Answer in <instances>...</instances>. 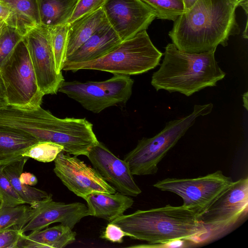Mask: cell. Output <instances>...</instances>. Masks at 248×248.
I'll list each match as a JSON object with an SVG mask.
<instances>
[{
  "label": "cell",
  "mask_w": 248,
  "mask_h": 248,
  "mask_svg": "<svg viewBox=\"0 0 248 248\" xmlns=\"http://www.w3.org/2000/svg\"><path fill=\"white\" fill-rule=\"evenodd\" d=\"M237 7L230 0H198L174 21L169 35L180 51L200 53L225 46L230 36L238 34Z\"/></svg>",
  "instance_id": "6da1fadb"
},
{
  "label": "cell",
  "mask_w": 248,
  "mask_h": 248,
  "mask_svg": "<svg viewBox=\"0 0 248 248\" xmlns=\"http://www.w3.org/2000/svg\"><path fill=\"white\" fill-rule=\"evenodd\" d=\"M119 226L132 239L151 244L182 239L195 243L204 241L207 231L192 210L167 204L123 215L110 222Z\"/></svg>",
  "instance_id": "7a4b0ae2"
},
{
  "label": "cell",
  "mask_w": 248,
  "mask_h": 248,
  "mask_svg": "<svg viewBox=\"0 0 248 248\" xmlns=\"http://www.w3.org/2000/svg\"><path fill=\"white\" fill-rule=\"evenodd\" d=\"M216 50L190 53L168 44L159 69L152 75L151 85L156 91L178 92L187 96L216 86L226 76L215 59Z\"/></svg>",
  "instance_id": "3957f363"
},
{
  "label": "cell",
  "mask_w": 248,
  "mask_h": 248,
  "mask_svg": "<svg viewBox=\"0 0 248 248\" xmlns=\"http://www.w3.org/2000/svg\"><path fill=\"white\" fill-rule=\"evenodd\" d=\"M163 55L154 45L146 31H143L122 41L113 50L99 58L79 62H66L62 70L76 72L90 69L113 74L138 75L160 65Z\"/></svg>",
  "instance_id": "277c9868"
},
{
  "label": "cell",
  "mask_w": 248,
  "mask_h": 248,
  "mask_svg": "<svg viewBox=\"0 0 248 248\" xmlns=\"http://www.w3.org/2000/svg\"><path fill=\"white\" fill-rule=\"evenodd\" d=\"M213 108L212 103L195 105L190 114L167 123L165 127L154 137L139 140L136 147L124 158L132 174L147 175L156 173L158 163L169 150L194 124L198 117L209 114Z\"/></svg>",
  "instance_id": "5b68a950"
},
{
  "label": "cell",
  "mask_w": 248,
  "mask_h": 248,
  "mask_svg": "<svg viewBox=\"0 0 248 248\" xmlns=\"http://www.w3.org/2000/svg\"><path fill=\"white\" fill-rule=\"evenodd\" d=\"M8 106L34 109L41 107L45 95L36 80L28 49L23 38L1 67Z\"/></svg>",
  "instance_id": "8992f818"
},
{
  "label": "cell",
  "mask_w": 248,
  "mask_h": 248,
  "mask_svg": "<svg viewBox=\"0 0 248 248\" xmlns=\"http://www.w3.org/2000/svg\"><path fill=\"white\" fill-rule=\"evenodd\" d=\"M134 80L129 76L114 74L102 81H64L58 92L78 102L86 109L98 113L105 108L125 103L130 98Z\"/></svg>",
  "instance_id": "52a82bcc"
},
{
  "label": "cell",
  "mask_w": 248,
  "mask_h": 248,
  "mask_svg": "<svg viewBox=\"0 0 248 248\" xmlns=\"http://www.w3.org/2000/svg\"><path fill=\"white\" fill-rule=\"evenodd\" d=\"M248 179L233 182L206 209L197 216L207 231L203 242L217 238L232 228L248 212Z\"/></svg>",
  "instance_id": "ba28073f"
},
{
  "label": "cell",
  "mask_w": 248,
  "mask_h": 248,
  "mask_svg": "<svg viewBox=\"0 0 248 248\" xmlns=\"http://www.w3.org/2000/svg\"><path fill=\"white\" fill-rule=\"evenodd\" d=\"M233 183L230 177L217 170L195 178H168L158 181L153 186L162 191L179 196L183 206L197 216L205 211Z\"/></svg>",
  "instance_id": "9c48e42d"
},
{
  "label": "cell",
  "mask_w": 248,
  "mask_h": 248,
  "mask_svg": "<svg viewBox=\"0 0 248 248\" xmlns=\"http://www.w3.org/2000/svg\"><path fill=\"white\" fill-rule=\"evenodd\" d=\"M24 39L40 91L44 95L56 94L64 79L56 70L48 28L41 24L35 26Z\"/></svg>",
  "instance_id": "30bf717a"
},
{
  "label": "cell",
  "mask_w": 248,
  "mask_h": 248,
  "mask_svg": "<svg viewBox=\"0 0 248 248\" xmlns=\"http://www.w3.org/2000/svg\"><path fill=\"white\" fill-rule=\"evenodd\" d=\"M54 161L53 171L56 175L70 191L83 199L94 193L116 192L93 167L87 165L77 156L62 152Z\"/></svg>",
  "instance_id": "8fae6325"
},
{
  "label": "cell",
  "mask_w": 248,
  "mask_h": 248,
  "mask_svg": "<svg viewBox=\"0 0 248 248\" xmlns=\"http://www.w3.org/2000/svg\"><path fill=\"white\" fill-rule=\"evenodd\" d=\"M102 8L122 41L146 31L156 18L155 13L140 0H105Z\"/></svg>",
  "instance_id": "7c38bea8"
},
{
  "label": "cell",
  "mask_w": 248,
  "mask_h": 248,
  "mask_svg": "<svg viewBox=\"0 0 248 248\" xmlns=\"http://www.w3.org/2000/svg\"><path fill=\"white\" fill-rule=\"evenodd\" d=\"M86 156L103 178L119 192L132 197L141 193L128 164L117 157L103 143L98 141L90 148Z\"/></svg>",
  "instance_id": "4fadbf2b"
},
{
  "label": "cell",
  "mask_w": 248,
  "mask_h": 248,
  "mask_svg": "<svg viewBox=\"0 0 248 248\" xmlns=\"http://www.w3.org/2000/svg\"><path fill=\"white\" fill-rule=\"evenodd\" d=\"M89 216L88 207L84 203H65L54 201L51 198L33 208L30 217L20 230L23 233L37 231L57 222L73 229L81 219Z\"/></svg>",
  "instance_id": "5bb4252c"
},
{
  "label": "cell",
  "mask_w": 248,
  "mask_h": 248,
  "mask_svg": "<svg viewBox=\"0 0 248 248\" xmlns=\"http://www.w3.org/2000/svg\"><path fill=\"white\" fill-rule=\"evenodd\" d=\"M122 42L120 37L108 24L95 32L68 57L66 62H79L99 58L113 50Z\"/></svg>",
  "instance_id": "9a60e30c"
},
{
  "label": "cell",
  "mask_w": 248,
  "mask_h": 248,
  "mask_svg": "<svg viewBox=\"0 0 248 248\" xmlns=\"http://www.w3.org/2000/svg\"><path fill=\"white\" fill-rule=\"evenodd\" d=\"M84 200L90 216L104 219L109 222L124 215L134 202L132 198L120 192L94 193L87 196Z\"/></svg>",
  "instance_id": "2e32d148"
},
{
  "label": "cell",
  "mask_w": 248,
  "mask_h": 248,
  "mask_svg": "<svg viewBox=\"0 0 248 248\" xmlns=\"http://www.w3.org/2000/svg\"><path fill=\"white\" fill-rule=\"evenodd\" d=\"M76 232L69 227L60 224L53 227L23 233L18 248H62L76 240Z\"/></svg>",
  "instance_id": "e0dca14e"
},
{
  "label": "cell",
  "mask_w": 248,
  "mask_h": 248,
  "mask_svg": "<svg viewBox=\"0 0 248 248\" xmlns=\"http://www.w3.org/2000/svg\"><path fill=\"white\" fill-rule=\"evenodd\" d=\"M108 24L103 8L84 15L69 23L67 58L72 54L95 32Z\"/></svg>",
  "instance_id": "ac0fdd59"
},
{
  "label": "cell",
  "mask_w": 248,
  "mask_h": 248,
  "mask_svg": "<svg viewBox=\"0 0 248 248\" xmlns=\"http://www.w3.org/2000/svg\"><path fill=\"white\" fill-rule=\"evenodd\" d=\"M38 142L35 138L28 133L0 125V165L22 157L27 149Z\"/></svg>",
  "instance_id": "d6986e66"
},
{
  "label": "cell",
  "mask_w": 248,
  "mask_h": 248,
  "mask_svg": "<svg viewBox=\"0 0 248 248\" xmlns=\"http://www.w3.org/2000/svg\"><path fill=\"white\" fill-rule=\"evenodd\" d=\"M40 24L50 27L68 24L78 0H36Z\"/></svg>",
  "instance_id": "ffe728a7"
},
{
  "label": "cell",
  "mask_w": 248,
  "mask_h": 248,
  "mask_svg": "<svg viewBox=\"0 0 248 248\" xmlns=\"http://www.w3.org/2000/svg\"><path fill=\"white\" fill-rule=\"evenodd\" d=\"M10 8L29 31L40 25L36 0H0Z\"/></svg>",
  "instance_id": "44dd1931"
},
{
  "label": "cell",
  "mask_w": 248,
  "mask_h": 248,
  "mask_svg": "<svg viewBox=\"0 0 248 248\" xmlns=\"http://www.w3.org/2000/svg\"><path fill=\"white\" fill-rule=\"evenodd\" d=\"M48 28L50 35L56 70L58 73H62V71L67 58L69 24Z\"/></svg>",
  "instance_id": "7402d4cb"
},
{
  "label": "cell",
  "mask_w": 248,
  "mask_h": 248,
  "mask_svg": "<svg viewBox=\"0 0 248 248\" xmlns=\"http://www.w3.org/2000/svg\"><path fill=\"white\" fill-rule=\"evenodd\" d=\"M32 210L31 206L25 204L14 206H3L0 209V231L10 228L20 230Z\"/></svg>",
  "instance_id": "603a6c76"
},
{
  "label": "cell",
  "mask_w": 248,
  "mask_h": 248,
  "mask_svg": "<svg viewBox=\"0 0 248 248\" xmlns=\"http://www.w3.org/2000/svg\"><path fill=\"white\" fill-rule=\"evenodd\" d=\"M156 14V18L175 21L185 12L183 0H140Z\"/></svg>",
  "instance_id": "cb8c5ba5"
},
{
  "label": "cell",
  "mask_w": 248,
  "mask_h": 248,
  "mask_svg": "<svg viewBox=\"0 0 248 248\" xmlns=\"http://www.w3.org/2000/svg\"><path fill=\"white\" fill-rule=\"evenodd\" d=\"M25 35L6 24L0 32V70Z\"/></svg>",
  "instance_id": "d4e9b609"
},
{
  "label": "cell",
  "mask_w": 248,
  "mask_h": 248,
  "mask_svg": "<svg viewBox=\"0 0 248 248\" xmlns=\"http://www.w3.org/2000/svg\"><path fill=\"white\" fill-rule=\"evenodd\" d=\"M63 151V147L59 144L49 141H40L27 149L22 155L48 163L54 161Z\"/></svg>",
  "instance_id": "484cf974"
},
{
  "label": "cell",
  "mask_w": 248,
  "mask_h": 248,
  "mask_svg": "<svg viewBox=\"0 0 248 248\" xmlns=\"http://www.w3.org/2000/svg\"><path fill=\"white\" fill-rule=\"evenodd\" d=\"M0 165V197L4 206H14L25 204L16 192Z\"/></svg>",
  "instance_id": "4316f807"
},
{
  "label": "cell",
  "mask_w": 248,
  "mask_h": 248,
  "mask_svg": "<svg viewBox=\"0 0 248 248\" xmlns=\"http://www.w3.org/2000/svg\"><path fill=\"white\" fill-rule=\"evenodd\" d=\"M105 1V0H78L68 24L102 8Z\"/></svg>",
  "instance_id": "83f0119b"
},
{
  "label": "cell",
  "mask_w": 248,
  "mask_h": 248,
  "mask_svg": "<svg viewBox=\"0 0 248 248\" xmlns=\"http://www.w3.org/2000/svg\"><path fill=\"white\" fill-rule=\"evenodd\" d=\"M0 19L6 25L16 28L24 35L29 31L15 13L8 6L0 1Z\"/></svg>",
  "instance_id": "f1b7e54d"
},
{
  "label": "cell",
  "mask_w": 248,
  "mask_h": 248,
  "mask_svg": "<svg viewBox=\"0 0 248 248\" xmlns=\"http://www.w3.org/2000/svg\"><path fill=\"white\" fill-rule=\"evenodd\" d=\"M23 232L15 228L0 231V248H18V244Z\"/></svg>",
  "instance_id": "f546056e"
},
{
  "label": "cell",
  "mask_w": 248,
  "mask_h": 248,
  "mask_svg": "<svg viewBox=\"0 0 248 248\" xmlns=\"http://www.w3.org/2000/svg\"><path fill=\"white\" fill-rule=\"evenodd\" d=\"M124 236H128V234L119 226L109 222L100 237L113 243H121L123 242Z\"/></svg>",
  "instance_id": "4dcf8cb0"
},
{
  "label": "cell",
  "mask_w": 248,
  "mask_h": 248,
  "mask_svg": "<svg viewBox=\"0 0 248 248\" xmlns=\"http://www.w3.org/2000/svg\"><path fill=\"white\" fill-rule=\"evenodd\" d=\"M185 239H177L163 243L140 245L129 246V248H182L185 245Z\"/></svg>",
  "instance_id": "1f68e13d"
},
{
  "label": "cell",
  "mask_w": 248,
  "mask_h": 248,
  "mask_svg": "<svg viewBox=\"0 0 248 248\" xmlns=\"http://www.w3.org/2000/svg\"><path fill=\"white\" fill-rule=\"evenodd\" d=\"M8 106L4 82L0 71V108Z\"/></svg>",
  "instance_id": "d6a6232c"
},
{
  "label": "cell",
  "mask_w": 248,
  "mask_h": 248,
  "mask_svg": "<svg viewBox=\"0 0 248 248\" xmlns=\"http://www.w3.org/2000/svg\"><path fill=\"white\" fill-rule=\"evenodd\" d=\"M185 11L189 9L198 0H183Z\"/></svg>",
  "instance_id": "836d02e7"
},
{
  "label": "cell",
  "mask_w": 248,
  "mask_h": 248,
  "mask_svg": "<svg viewBox=\"0 0 248 248\" xmlns=\"http://www.w3.org/2000/svg\"><path fill=\"white\" fill-rule=\"evenodd\" d=\"M230 1L237 7L241 6L244 3L248 2V0H230Z\"/></svg>",
  "instance_id": "e575fe53"
},
{
  "label": "cell",
  "mask_w": 248,
  "mask_h": 248,
  "mask_svg": "<svg viewBox=\"0 0 248 248\" xmlns=\"http://www.w3.org/2000/svg\"><path fill=\"white\" fill-rule=\"evenodd\" d=\"M248 92L244 93L243 95V101L244 103V106L246 108V110H248Z\"/></svg>",
  "instance_id": "d590c367"
},
{
  "label": "cell",
  "mask_w": 248,
  "mask_h": 248,
  "mask_svg": "<svg viewBox=\"0 0 248 248\" xmlns=\"http://www.w3.org/2000/svg\"><path fill=\"white\" fill-rule=\"evenodd\" d=\"M5 25V23L4 22H0V32L2 29V28L4 27V26Z\"/></svg>",
  "instance_id": "8d00e7d4"
},
{
  "label": "cell",
  "mask_w": 248,
  "mask_h": 248,
  "mask_svg": "<svg viewBox=\"0 0 248 248\" xmlns=\"http://www.w3.org/2000/svg\"><path fill=\"white\" fill-rule=\"evenodd\" d=\"M3 206V202L1 198L0 197V209Z\"/></svg>",
  "instance_id": "74e56055"
},
{
  "label": "cell",
  "mask_w": 248,
  "mask_h": 248,
  "mask_svg": "<svg viewBox=\"0 0 248 248\" xmlns=\"http://www.w3.org/2000/svg\"><path fill=\"white\" fill-rule=\"evenodd\" d=\"M2 22L1 20L0 19V22Z\"/></svg>",
  "instance_id": "f35d334b"
}]
</instances>
